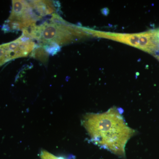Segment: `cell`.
<instances>
[{
  "mask_svg": "<svg viewBox=\"0 0 159 159\" xmlns=\"http://www.w3.org/2000/svg\"><path fill=\"white\" fill-rule=\"evenodd\" d=\"M82 122L93 143L125 157V145L136 131L127 125L119 109L113 107L102 113L86 114Z\"/></svg>",
  "mask_w": 159,
  "mask_h": 159,
  "instance_id": "1",
  "label": "cell"
},
{
  "mask_svg": "<svg viewBox=\"0 0 159 159\" xmlns=\"http://www.w3.org/2000/svg\"><path fill=\"white\" fill-rule=\"evenodd\" d=\"M23 31L41 44L50 45V48H59L85 35L83 30L68 25L55 13L42 24Z\"/></svg>",
  "mask_w": 159,
  "mask_h": 159,
  "instance_id": "2",
  "label": "cell"
},
{
  "mask_svg": "<svg viewBox=\"0 0 159 159\" xmlns=\"http://www.w3.org/2000/svg\"><path fill=\"white\" fill-rule=\"evenodd\" d=\"M12 9L4 28L6 30L25 31L37 25L43 17L53 14L54 4L49 1H12Z\"/></svg>",
  "mask_w": 159,
  "mask_h": 159,
  "instance_id": "3",
  "label": "cell"
},
{
  "mask_svg": "<svg viewBox=\"0 0 159 159\" xmlns=\"http://www.w3.org/2000/svg\"><path fill=\"white\" fill-rule=\"evenodd\" d=\"M35 47L34 40L23 32L17 39L0 45V61L3 65L11 60L27 57Z\"/></svg>",
  "mask_w": 159,
  "mask_h": 159,
  "instance_id": "4",
  "label": "cell"
},
{
  "mask_svg": "<svg viewBox=\"0 0 159 159\" xmlns=\"http://www.w3.org/2000/svg\"><path fill=\"white\" fill-rule=\"evenodd\" d=\"M40 156L41 159H67L63 157L55 156L47 151L44 150L41 151Z\"/></svg>",
  "mask_w": 159,
  "mask_h": 159,
  "instance_id": "5",
  "label": "cell"
}]
</instances>
